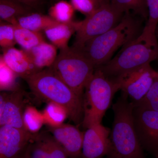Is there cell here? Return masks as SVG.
<instances>
[{
  "instance_id": "1",
  "label": "cell",
  "mask_w": 158,
  "mask_h": 158,
  "mask_svg": "<svg viewBox=\"0 0 158 158\" xmlns=\"http://www.w3.org/2000/svg\"><path fill=\"white\" fill-rule=\"evenodd\" d=\"M128 98L122 92L113 105L114 119L106 158H146L134 125V102Z\"/></svg>"
},
{
  "instance_id": "2",
  "label": "cell",
  "mask_w": 158,
  "mask_h": 158,
  "mask_svg": "<svg viewBox=\"0 0 158 158\" xmlns=\"http://www.w3.org/2000/svg\"><path fill=\"white\" fill-rule=\"evenodd\" d=\"M24 80L35 95L64 107L72 121L77 125L82 123L83 99L77 95L51 67L39 71Z\"/></svg>"
},
{
  "instance_id": "3",
  "label": "cell",
  "mask_w": 158,
  "mask_h": 158,
  "mask_svg": "<svg viewBox=\"0 0 158 158\" xmlns=\"http://www.w3.org/2000/svg\"><path fill=\"white\" fill-rule=\"evenodd\" d=\"M141 23L130 12L125 13L118 24L88 41L82 50L95 68L106 64L118 49L141 34Z\"/></svg>"
},
{
  "instance_id": "4",
  "label": "cell",
  "mask_w": 158,
  "mask_h": 158,
  "mask_svg": "<svg viewBox=\"0 0 158 158\" xmlns=\"http://www.w3.org/2000/svg\"><path fill=\"white\" fill-rule=\"evenodd\" d=\"M158 59L157 35L152 36L142 31L138 37L123 47L115 56L98 68L107 76L115 78Z\"/></svg>"
},
{
  "instance_id": "5",
  "label": "cell",
  "mask_w": 158,
  "mask_h": 158,
  "mask_svg": "<svg viewBox=\"0 0 158 158\" xmlns=\"http://www.w3.org/2000/svg\"><path fill=\"white\" fill-rule=\"evenodd\" d=\"M119 90L120 85L117 79L109 77L99 68L95 69L84 92V118L81 123L84 128L101 123L115 94Z\"/></svg>"
},
{
  "instance_id": "6",
  "label": "cell",
  "mask_w": 158,
  "mask_h": 158,
  "mask_svg": "<svg viewBox=\"0 0 158 158\" xmlns=\"http://www.w3.org/2000/svg\"><path fill=\"white\" fill-rule=\"evenodd\" d=\"M50 67L77 95L83 99L85 86L96 69L83 51L73 46L60 50Z\"/></svg>"
},
{
  "instance_id": "7",
  "label": "cell",
  "mask_w": 158,
  "mask_h": 158,
  "mask_svg": "<svg viewBox=\"0 0 158 158\" xmlns=\"http://www.w3.org/2000/svg\"><path fill=\"white\" fill-rule=\"evenodd\" d=\"M124 14L108 2L81 21L75 22L76 36L72 46L82 50L88 41L118 24Z\"/></svg>"
},
{
  "instance_id": "8",
  "label": "cell",
  "mask_w": 158,
  "mask_h": 158,
  "mask_svg": "<svg viewBox=\"0 0 158 158\" xmlns=\"http://www.w3.org/2000/svg\"><path fill=\"white\" fill-rule=\"evenodd\" d=\"M134 125L141 147L158 158V112L134 103Z\"/></svg>"
},
{
  "instance_id": "9",
  "label": "cell",
  "mask_w": 158,
  "mask_h": 158,
  "mask_svg": "<svg viewBox=\"0 0 158 158\" xmlns=\"http://www.w3.org/2000/svg\"><path fill=\"white\" fill-rule=\"evenodd\" d=\"M154 70L150 64L130 71L117 78L123 93L138 102L144 98L154 81Z\"/></svg>"
},
{
  "instance_id": "10",
  "label": "cell",
  "mask_w": 158,
  "mask_h": 158,
  "mask_svg": "<svg viewBox=\"0 0 158 158\" xmlns=\"http://www.w3.org/2000/svg\"><path fill=\"white\" fill-rule=\"evenodd\" d=\"M34 134L24 129L1 126L0 158L21 157L25 153Z\"/></svg>"
},
{
  "instance_id": "11",
  "label": "cell",
  "mask_w": 158,
  "mask_h": 158,
  "mask_svg": "<svg viewBox=\"0 0 158 158\" xmlns=\"http://www.w3.org/2000/svg\"><path fill=\"white\" fill-rule=\"evenodd\" d=\"M111 130L100 123L91 126L84 132L82 158H103L110 148Z\"/></svg>"
},
{
  "instance_id": "12",
  "label": "cell",
  "mask_w": 158,
  "mask_h": 158,
  "mask_svg": "<svg viewBox=\"0 0 158 158\" xmlns=\"http://www.w3.org/2000/svg\"><path fill=\"white\" fill-rule=\"evenodd\" d=\"M26 153L28 158H69L53 136L46 133L34 134Z\"/></svg>"
},
{
  "instance_id": "13",
  "label": "cell",
  "mask_w": 158,
  "mask_h": 158,
  "mask_svg": "<svg viewBox=\"0 0 158 158\" xmlns=\"http://www.w3.org/2000/svg\"><path fill=\"white\" fill-rule=\"evenodd\" d=\"M50 131L65 150L69 158H82L84 133L75 126L63 123L50 127Z\"/></svg>"
},
{
  "instance_id": "14",
  "label": "cell",
  "mask_w": 158,
  "mask_h": 158,
  "mask_svg": "<svg viewBox=\"0 0 158 158\" xmlns=\"http://www.w3.org/2000/svg\"><path fill=\"white\" fill-rule=\"evenodd\" d=\"M25 96V92L20 89L8 94L5 109L0 115L1 126H8L25 130L23 119Z\"/></svg>"
},
{
  "instance_id": "15",
  "label": "cell",
  "mask_w": 158,
  "mask_h": 158,
  "mask_svg": "<svg viewBox=\"0 0 158 158\" xmlns=\"http://www.w3.org/2000/svg\"><path fill=\"white\" fill-rule=\"evenodd\" d=\"M2 51L1 56L4 61L19 77L25 79L39 71L24 50L13 47Z\"/></svg>"
},
{
  "instance_id": "16",
  "label": "cell",
  "mask_w": 158,
  "mask_h": 158,
  "mask_svg": "<svg viewBox=\"0 0 158 158\" xmlns=\"http://www.w3.org/2000/svg\"><path fill=\"white\" fill-rule=\"evenodd\" d=\"M57 48L53 44L44 42L29 50H25L33 64L40 71L52 66L56 59Z\"/></svg>"
},
{
  "instance_id": "17",
  "label": "cell",
  "mask_w": 158,
  "mask_h": 158,
  "mask_svg": "<svg viewBox=\"0 0 158 158\" xmlns=\"http://www.w3.org/2000/svg\"><path fill=\"white\" fill-rule=\"evenodd\" d=\"M35 12L33 8L18 0H0V18L9 23L18 24L19 18Z\"/></svg>"
},
{
  "instance_id": "18",
  "label": "cell",
  "mask_w": 158,
  "mask_h": 158,
  "mask_svg": "<svg viewBox=\"0 0 158 158\" xmlns=\"http://www.w3.org/2000/svg\"><path fill=\"white\" fill-rule=\"evenodd\" d=\"M46 37L57 48L61 50L68 47L72 35L76 32L75 22L60 23L57 25L45 29Z\"/></svg>"
},
{
  "instance_id": "19",
  "label": "cell",
  "mask_w": 158,
  "mask_h": 158,
  "mask_svg": "<svg viewBox=\"0 0 158 158\" xmlns=\"http://www.w3.org/2000/svg\"><path fill=\"white\" fill-rule=\"evenodd\" d=\"M19 25L24 28L36 32H41L45 29L60 23L49 15L33 12L32 14L19 18Z\"/></svg>"
},
{
  "instance_id": "20",
  "label": "cell",
  "mask_w": 158,
  "mask_h": 158,
  "mask_svg": "<svg viewBox=\"0 0 158 158\" xmlns=\"http://www.w3.org/2000/svg\"><path fill=\"white\" fill-rule=\"evenodd\" d=\"M14 26L16 43L24 50H31L40 44L45 42V38L41 32L24 28L19 25L18 23Z\"/></svg>"
},
{
  "instance_id": "21",
  "label": "cell",
  "mask_w": 158,
  "mask_h": 158,
  "mask_svg": "<svg viewBox=\"0 0 158 158\" xmlns=\"http://www.w3.org/2000/svg\"><path fill=\"white\" fill-rule=\"evenodd\" d=\"M42 113L45 123L52 127L63 124L69 116L68 111L65 107L53 102H49Z\"/></svg>"
},
{
  "instance_id": "22",
  "label": "cell",
  "mask_w": 158,
  "mask_h": 158,
  "mask_svg": "<svg viewBox=\"0 0 158 158\" xmlns=\"http://www.w3.org/2000/svg\"><path fill=\"white\" fill-rule=\"evenodd\" d=\"M110 2L124 13L132 11L147 21L148 10L146 0H110Z\"/></svg>"
},
{
  "instance_id": "23",
  "label": "cell",
  "mask_w": 158,
  "mask_h": 158,
  "mask_svg": "<svg viewBox=\"0 0 158 158\" xmlns=\"http://www.w3.org/2000/svg\"><path fill=\"white\" fill-rule=\"evenodd\" d=\"M75 10L70 2L60 0L51 6L48 10V14L58 22L69 23L73 21Z\"/></svg>"
},
{
  "instance_id": "24",
  "label": "cell",
  "mask_w": 158,
  "mask_h": 158,
  "mask_svg": "<svg viewBox=\"0 0 158 158\" xmlns=\"http://www.w3.org/2000/svg\"><path fill=\"white\" fill-rule=\"evenodd\" d=\"M25 129L32 134H36L45 123L42 113L32 106L25 108L23 116Z\"/></svg>"
},
{
  "instance_id": "25",
  "label": "cell",
  "mask_w": 158,
  "mask_h": 158,
  "mask_svg": "<svg viewBox=\"0 0 158 158\" xmlns=\"http://www.w3.org/2000/svg\"><path fill=\"white\" fill-rule=\"evenodd\" d=\"M18 76L6 64L2 57L0 56V89L1 91H15L19 89L16 84V78Z\"/></svg>"
},
{
  "instance_id": "26",
  "label": "cell",
  "mask_w": 158,
  "mask_h": 158,
  "mask_svg": "<svg viewBox=\"0 0 158 158\" xmlns=\"http://www.w3.org/2000/svg\"><path fill=\"white\" fill-rule=\"evenodd\" d=\"M148 18L142 32L148 35L156 36L158 23V0H146Z\"/></svg>"
},
{
  "instance_id": "27",
  "label": "cell",
  "mask_w": 158,
  "mask_h": 158,
  "mask_svg": "<svg viewBox=\"0 0 158 158\" xmlns=\"http://www.w3.org/2000/svg\"><path fill=\"white\" fill-rule=\"evenodd\" d=\"M75 10L81 12L86 17L91 15L104 2L100 0H70Z\"/></svg>"
},
{
  "instance_id": "28",
  "label": "cell",
  "mask_w": 158,
  "mask_h": 158,
  "mask_svg": "<svg viewBox=\"0 0 158 158\" xmlns=\"http://www.w3.org/2000/svg\"><path fill=\"white\" fill-rule=\"evenodd\" d=\"M16 42L15 36L14 25L1 22L0 46L3 49L14 47Z\"/></svg>"
},
{
  "instance_id": "29",
  "label": "cell",
  "mask_w": 158,
  "mask_h": 158,
  "mask_svg": "<svg viewBox=\"0 0 158 158\" xmlns=\"http://www.w3.org/2000/svg\"><path fill=\"white\" fill-rule=\"evenodd\" d=\"M135 103L158 112V78H155L152 86L144 98Z\"/></svg>"
},
{
  "instance_id": "30",
  "label": "cell",
  "mask_w": 158,
  "mask_h": 158,
  "mask_svg": "<svg viewBox=\"0 0 158 158\" xmlns=\"http://www.w3.org/2000/svg\"><path fill=\"white\" fill-rule=\"evenodd\" d=\"M35 10L39 11L44 2V0H18Z\"/></svg>"
},
{
  "instance_id": "31",
  "label": "cell",
  "mask_w": 158,
  "mask_h": 158,
  "mask_svg": "<svg viewBox=\"0 0 158 158\" xmlns=\"http://www.w3.org/2000/svg\"><path fill=\"white\" fill-rule=\"evenodd\" d=\"M53 2H56L58 1H60V0H51ZM102 2H110V0H100Z\"/></svg>"
},
{
  "instance_id": "32",
  "label": "cell",
  "mask_w": 158,
  "mask_h": 158,
  "mask_svg": "<svg viewBox=\"0 0 158 158\" xmlns=\"http://www.w3.org/2000/svg\"><path fill=\"white\" fill-rule=\"evenodd\" d=\"M154 77L155 78H158V71H155L154 73Z\"/></svg>"
},
{
  "instance_id": "33",
  "label": "cell",
  "mask_w": 158,
  "mask_h": 158,
  "mask_svg": "<svg viewBox=\"0 0 158 158\" xmlns=\"http://www.w3.org/2000/svg\"><path fill=\"white\" fill-rule=\"evenodd\" d=\"M27 154H26V153H25L20 158H27Z\"/></svg>"
},
{
  "instance_id": "34",
  "label": "cell",
  "mask_w": 158,
  "mask_h": 158,
  "mask_svg": "<svg viewBox=\"0 0 158 158\" xmlns=\"http://www.w3.org/2000/svg\"><path fill=\"white\" fill-rule=\"evenodd\" d=\"M27 158H28L27 156Z\"/></svg>"
},
{
  "instance_id": "35",
  "label": "cell",
  "mask_w": 158,
  "mask_h": 158,
  "mask_svg": "<svg viewBox=\"0 0 158 158\" xmlns=\"http://www.w3.org/2000/svg\"></svg>"
}]
</instances>
